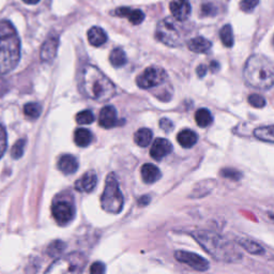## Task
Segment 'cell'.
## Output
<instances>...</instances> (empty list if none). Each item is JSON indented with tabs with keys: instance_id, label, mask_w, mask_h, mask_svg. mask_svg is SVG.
Wrapping results in <instances>:
<instances>
[{
	"instance_id": "obj_14",
	"label": "cell",
	"mask_w": 274,
	"mask_h": 274,
	"mask_svg": "<svg viewBox=\"0 0 274 274\" xmlns=\"http://www.w3.org/2000/svg\"><path fill=\"white\" fill-rule=\"evenodd\" d=\"M98 176L93 171L87 172L84 174L76 182H75V190L80 193H90L97 186Z\"/></svg>"
},
{
	"instance_id": "obj_9",
	"label": "cell",
	"mask_w": 274,
	"mask_h": 274,
	"mask_svg": "<svg viewBox=\"0 0 274 274\" xmlns=\"http://www.w3.org/2000/svg\"><path fill=\"white\" fill-rule=\"evenodd\" d=\"M51 213L59 225L65 226L71 223L75 217V207L72 199L59 198V199L55 200L51 207Z\"/></svg>"
},
{
	"instance_id": "obj_5",
	"label": "cell",
	"mask_w": 274,
	"mask_h": 274,
	"mask_svg": "<svg viewBox=\"0 0 274 274\" xmlns=\"http://www.w3.org/2000/svg\"><path fill=\"white\" fill-rule=\"evenodd\" d=\"M124 195L120 191L117 177L114 173H110L105 181V189L101 196V206L104 211L118 214L124 209Z\"/></svg>"
},
{
	"instance_id": "obj_7",
	"label": "cell",
	"mask_w": 274,
	"mask_h": 274,
	"mask_svg": "<svg viewBox=\"0 0 274 274\" xmlns=\"http://www.w3.org/2000/svg\"><path fill=\"white\" fill-rule=\"evenodd\" d=\"M87 259L83 254L71 253L63 258L57 259L50 265L46 272L48 273H79L83 272Z\"/></svg>"
},
{
	"instance_id": "obj_12",
	"label": "cell",
	"mask_w": 274,
	"mask_h": 274,
	"mask_svg": "<svg viewBox=\"0 0 274 274\" xmlns=\"http://www.w3.org/2000/svg\"><path fill=\"white\" fill-rule=\"evenodd\" d=\"M173 151V145L165 138H157L151 146L150 155L155 161H161Z\"/></svg>"
},
{
	"instance_id": "obj_15",
	"label": "cell",
	"mask_w": 274,
	"mask_h": 274,
	"mask_svg": "<svg viewBox=\"0 0 274 274\" xmlns=\"http://www.w3.org/2000/svg\"><path fill=\"white\" fill-rule=\"evenodd\" d=\"M117 110L112 105H107L101 109L100 116H99V125L104 129H112L117 125Z\"/></svg>"
},
{
	"instance_id": "obj_32",
	"label": "cell",
	"mask_w": 274,
	"mask_h": 274,
	"mask_svg": "<svg viewBox=\"0 0 274 274\" xmlns=\"http://www.w3.org/2000/svg\"><path fill=\"white\" fill-rule=\"evenodd\" d=\"M249 103L255 108H262V107H265L267 104L264 97H261L259 95H255V93L249 97Z\"/></svg>"
},
{
	"instance_id": "obj_33",
	"label": "cell",
	"mask_w": 274,
	"mask_h": 274,
	"mask_svg": "<svg viewBox=\"0 0 274 274\" xmlns=\"http://www.w3.org/2000/svg\"><path fill=\"white\" fill-rule=\"evenodd\" d=\"M65 248H66L65 243L61 241H56L50 244L48 252L50 256H58V255H60L63 250H65Z\"/></svg>"
},
{
	"instance_id": "obj_27",
	"label": "cell",
	"mask_w": 274,
	"mask_h": 274,
	"mask_svg": "<svg viewBox=\"0 0 274 274\" xmlns=\"http://www.w3.org/2000/svg\"><path fill=\"white\" fill-rule=\"evenodd\" d=\"M195 121L200 127H207L213 122V117L207 108H200L195 114Z\"/></svg>"
},
{
	"instance_id": "obj_35",
	"label": "cell",
	"mask_w": 274,
	"mask_h": 274,
	"mask_svg": "<svg viewBox=\"0 0 274 274\" xmlns=\"http://www.w3.org/2000/svg\"><path fill=\"white\" fill-rule=\"evenodd\" d=\"M221 174H222V176H224L225 178L235 180V181L241 178V174L237 170H234V168H224Z\"/></svg>"
},
{
	"instance_id": "obj_6",
	"label": "cell",
	"mask_w": 274,
	"mask_h": 274,
	"mask_svg": "<svg viewBox=\"0 0 274 274\" xmlns=\"http://www.w3.org/2000/svg\"><path fill=\"white\" fill-rule=\"evenodd\" d=\"M156 39L170 48H177L182 44L183 36L177 22L171 17L162 20L156 26Z\"/></svg>"
},
{
	"instance_id": "obj_38",
	"label": "cell",
	"mask_w": 274,
	"mask_h": 274,
	"mask_svg": "<svg viewBox=\"0 0 274 274\" xmlns=\"http://www.w3.org/2000/svg\"><path fill=\"white\" fill-rule=\"evenodd\" d=\"M106 271V268H105V265L103 262L97 261L95 264H92V266L90 267V273L92 274H103Z\"/></svg>"
},
{
	"instance_id": "obj_40",
	"label": "cell",
	"mask_w": 274,
	"mask_h": 274,
	"mask_svg": "<svg viewBox=\"0 0 274 274\" xmlns=\"http://www.w3.org/2000/svg\"><path fill=\"white\" fill-rule=\"evenodd\" d=\"M196 73H197L198 76H199L200 78H202L206 75V73H207V67L205 65H200L199 67L197 68Z\"/></svg>"
},
{
	"instance_id": "obj_39",
	"label": "cell",
	"mask_w": 274,
	"mask_h": 274,
	"mask_svg": "<svg viewBox=\"0 0 274 274\" xmlns=\"http://www.w3.org/2000/svg\"><path fill=\"white\" fill-rule=\"evenodd\" d=\"M160 126H161L162 130H164L166 133H168V132H171L173 130L174 125H173V122L170 119L162 118L160 120Z\"/></svg>"
},
{
	"instance_id": "obj_1",
	"label": "cell",
	"mask_w": 274,
	"mask_h": 274,
	"mask_svg": "<svg viewBox=\"0 0 274 274\" xmlns=\"http://www.w3.org/2000/svg\"><path fill=\"white\" fill-rule=\"evenodd\" d=\"M80 89L84 95L97 102H105L116 93V87L98 68L87 65L80 73Z\"/></svg>"
},
{
	"instance_id": "obj_36",
	"label": "cell",
	"mask_w": 274,
	"mask_h": 274,
	"mask_svg": "<svg viewBox=\"0 0 274 274\" xmlns=\"http://www.w3.org/2000/svg\"><path fill=\"white\" fill-rule=\"evenodd\" d=\"M218 13V9L212 3H203L201 7V15L202 16H214Z\"/></svg>"
},
{
	"instance_id": "obj_19",
	"label": "cell",
	"mask_w": 274,
	"mask_h": 274,
	"mask_svg": "<svg viewBox=\"0 0 274 274\" xmlns=\"http://www.w3.org/2000/svg\"><path fill=\"white\" fill-rule=\"evenodd\" d=\"M141 174H142V178L144 180V182L148 183V184L156 182L162 176L159 168L153 164L143 165Z\"/></svg>"
},
{
	"instance_id": "obj_8",
	"label": "cell",
	"mask_w": 274,
	"mask_h": 274,
	"mask_svg": "<svg viewBox=\"0 0 274 274\" xmlns=\"http://www.w3.org/2000/svg\"><path fill=\"white\" fill-rule=\"evenodd\" d=\"M167 74L164 69L160 67H149L138 75L136 84L142 89H151L164 83Z\"/></svg>"
},
{
	"instance_id": "obj_13",
	"label": "cell",
	"mask_w": 274,
	"mask_h": 274,
	"mask_svg": "<svg viewBox=\"0 0 274 274\" xmlns=\"http://www.w3.org/2000/svg\"><path fill=\"white\" fill-rule=\"evenodd\" d=\"M58 46H59V39L57 36H50L45 40V42L41 49V60L44 62H51L57 55Z\"/></svg>"
},
{
	"instance_id": "obj_42",
	"label": "cell",
	"mask_w": 274,
	"mask_h": 274,
	"mask_svg": "<svg viewBox=\"0 0 274 274\" xmlns=\"http://www.w3.org/2000/svg\"><path fill=\"white\" fill-rule=\"evenodd\" d=\"M23 1L27 4H37L38 2H40V0H23Z\"/></svg>"
},
{
	"instance_id": "obj_41",
	"label": "cell",
	"mask_w": 274,
	"mask_h": 274,
	"mask_svg": "<svg viewBox=\"0 0 274 274\" xmlns=\"http://www.w3.org/2000/svg\"><path fill=\"white\" fill-rule=\"evenodd\" d=\"M220 69V66H219V63L218 62H211V70L212 71H218V70Z\"/></svg>"
},
{
	"instance_id": "obj_2",
	"label": "cell",
	"mask_w": 274,
	"mask_h": 274,
	"mask_svg": "<svg viewBox=\"0 0 274 274\" xmlns=\"http://www.w3.org/2000/svg\"><path fill=\"white\" fill-rule=\"evenodd\" d=\"M21 41L15 28L8 21H0V74H7L19 65Z\"/></svg>"
},
{
	"instance_id": "obj_28",
	"label": "cell",
	"mask_w": 274,
	"mask_h": 274,
	"mask_svg": "<svg viewBox=\"0 0 274 274\" xmlns=\"http://www.w3.org/2000/svg\"><path fill=\"white\" fill-rule=\"evenodd\" d=\"M220 38L226 48H231L234 45V32L230 25H225L220 31Z\"/></svg>"
},
{
	"instance_id": "obj_18",
	"label": "cell",
	"mask_w": 274,
	"mask_h": 274,
	"mask_svg": "<svg viewBox=\"0 0 274 274\" xmlns=\"http://www.w3.org/2000/svg\"><path fill=\"white\" fill-rule=\"evenodd\" d=\"M188 48L191 51L197 52V54H205L211 50L212 43L203 37H196L189 41Z\"/></svg>"
},
{
	"instance_id": "obj_17",
	"label": "cell",
	"mask_w": 274,
	"mask_h": 274,
	"mask_svg": "<svg viewBox=\"0 0 274 274\" xmlns=\"http://www.w3.org/2000/svg\"><path fill=\"white\" fill-rule=\"evenodd\" d=\"M115 15L126 17L133 25L142 24L145 20V13L142 10H132L130 8H118L115 11Z\"/></svg>"
},
{
	"instance_id": "obj_31",
	"label": "cell",
	"mask_w": 274,
	"mask_h": 274,
	"mask_svg": "<svg viewBox=\"0 0 274 274\" xmlns=\"http://www.w3.org/2000/svg\"><path fill=\"white\" fill-rule=\"evenodd\" d=\"M25 147H26V141L25 139H20L15 143V145L13 146L12 148V156L14 159H20V157L23 156L25 151Z\"/></svg>"
},
{
	"instance_id": "obj_34",
	"label": "cell",
	"mask_w": 274,
	"mask_h": 274,
	"mask_svg": "<svg viewBox=\"0 0 274 274\" xmlns=\"http://www.w3.org/2000/svg\"><path fill=\"white\" fill-rule=\"evenodd\" d=\"M258 3L259 0H242L240 2V9L243 12H252Z\"/></svg>"
},
{
	"instance_id": "obj_25",
	"label": "cell",
	"mask_w": 274,
	"mask_h": 274,
	"mask_svg": "<svg viewBox=\"0 0 274 274\" xmlns=\"http://www.w3.org/2000/svg\"><path fill=\"white\" fill-rule=\"evenodd\" d=\"M109 61L113 65V67H115V68L124 67L125 63L127 62L126 55H125V50L120 49V48L113 50L112 52H110V55H109Z\"/></svg>"
},
{
	"instance_id": "obj_30",
	"label": "cell",
	"mask_w": 274,
	"mask_h": 274,
	"mask_svg": "<svg viewBox=\"0 0 274 274\" xmlns=\"http://www.w3.org/2000/svg\"><path fill=\"white\" fill-rule=\"evenodd\" d=\"M95 121V115L89 109L81 110L76 115V122L79 125H91Z\"/></svg>"
},
{
	"instance_id": "obj_10",
	"label": "cell",
	"mask_w": 274,
	"mask_h": 274,
	"mask_svg": "<svg viewBox=\"0 0 274 274\" xmlns=\"http://www.w3.org/2000/svg\"><path fill=\"white\" fill-rule=\"evenodd\" d=\"M174 258L179 262H181V264L189 266L196 271H206L209 269V262L205 258H202L201 256L194 253L178 250V252L174 253Z\"/></svg>"
},
{
	"instance_id": "obj_37",
	"label": "cell",
	"mask_w": 274,
	"mask_h": 274,
	"mask_svg": "<svg viewBox=\"0 0 274 274\" xmlns=\"http://www.w3.org/2000/svg\"><path fill=\"white\" fill-rule=\"evenodd\" d=\"M5 148H7V133L3 126L0 125V157L4 153Z\"/></svg>"
},
{
	"instance_id": "obj_22",
	"label": "cell",
	"mask_w": 274,
	"mask_h": 274,
	"mask_svg": "<svg viewBox=\"0 0 274 274\" xmlns=\"http://www.w3.org/2000/svg\"><path fill=\"white\" fill-rule=\"evenodd\" d=\"M93 139L92 133L88 129H84V127H80L77 129L74 133V142L76 144L78 147H87L89 146Z\"/></svg>"
},
{
	"instance_id": "obj_11",
	"label": "cell",
	"mask_w": 274,
	"mask_h": 274,
	"mask_svg": "<svg viewBox=\"0 0 274 274\" xmlns=\"http://www.w3.org/2000/svg\"><path fill=\"white\" fill-rule=\"evenodd\" d=\"M170 10L174 20L184 22L189 19L192 8L188 0H174L170 4Z\"/></svg>"
},
{
	"instance_id": "obj_23",
	"label": "cell",
	"mask_w": 274,
	"mask_h": 274,
	"mask_svg": "<svg viewBox=\"0 0 274 274\" xmlns=\"http://www.w3.org/2000/svg\"><path fill=\"white\" fill-rule=\"evenodd\" d=\"M152 132L147 127H142L135 134H134V142H135L139 147H147L152 141Z\"/></svg>"
},
{
	"instance_id": "obj_21",
	"label": "cell",
	"mask_w": 274,
	"mask_h": 274,
	"mask_svg": "<svg viewBox=\"0 0 274 274\" xmlns=\"http://www.w3.org/2000/svg\"><path fill=\"white\" fill-rule=\"evenodd\" d=\"M197 134L192 130H183L178 134L177 141L183 148H192L197 143Z\"/></svg>"
},
{
	"instance_id": "obj_20",
	"label": "cell",
	"mask_w": 274,
	"mask_h": 274,
	"mask_svg": "<svg viewBox=\"0 0 274 274\" xmlns=\"http://www.w3.org/2000/svg\"><path fill=\"white\" fill-rule=\"evenodd\" d=\"M88 41L92 46L99 48V46H102L103 44L106 43L107 34L101 27H92L88 31Z\"/></svg>"
},
{
	"instance_id": "obj_29",
	"label": "cell",
	"mask_w": 274,
	"mask_h": 274,
	"mask_svg": "<svg viewBox=\"0 0 274 274\" xmlns=\"http://www.w3.org/2000/svg\"><path fill=\"white\" fill-rule=\"evenodd\" d=\"M42 112V106L39 103H28L24 107V113L28 118L37 119Z\"/></svg>"
},
{
	"instance_id": "obj_16",
	"label": "cell",
	"mask_w": 274,
	"mask_h": 274,
	"mask_svg": "<svg viewBox=\"0 0 274 274\" xmlns=\"http://www.w3.org/2000/svg\"><path fill=\"white\" fill-rule=\"evenodd\" d=\"M58 168L65 174H73L78 170V162L72 154H63L58 161Z\"/></svg>"
},
{
	"instance_id": "obj_24",
	"label": "cell",
	"mask_w": 274,
	"mask_h": 274,
	"mask_svg": "<svg viewBox=\"0 0 274 274\" xmlns=\"http://www.w3.org/2000/svg\"><path fill=\"white\" fill-rule=\"evenodd\" d=\"M238 243L240 244V246L248 250L249 253L250 254H254V255H261V254H264L265 253V249H262L261 246H259V244L257 242H255L253 240H250V239H248V238H239L238 239Z\"/></svg>"
},
{
	"instance_id": "obj_4",
	"label": "cell",
	"mask_w": 274,
	"mask_h": 274,
	"mask_svg": "<svg viewBox=\"0 0 274 274\" xmlns=\"http://www.w3.org/2000/svg\"><path fill=\"white\" fill-rule=\"evenodd\" d=\"M247 84L259 90H269L273 86L274 67L272 61L264 55L250 56L243 70Z\"/></svg>"
},
{
	"instance_id": "obj_3",
	"label": "cell",
	"mask_w": 274,
	"mask_h": 274,
	"mask_svg": "<svg viewBox=\"0 0 274 274\" xmlns=\"http://www.w3.org/2000/svg\"><path fill=\"white\" fill-rule=\"evenodd\" d=\"M193 237L210 255L220 261L237 262L242 258V254L234 244L215 232L199 230L193 232Z\"/></svg>"
},
{
	"instance_id": "obj_26",
	"label": "cell",
	"mask_w": 274,
	"mask_h": 274,
	"mask_svg": "<svg viewBox=\"0 0 274 274\" xmlns=\"http://www.w3.org/2000/svg\"><path fill=\"white\" fill-rule=\"evenodd\" d=\"M254 135L256 138H258L259 141L273 144L274 143V136H273V125L268 126H261L254 131Z\"/></svg>"
}]
</instances>
